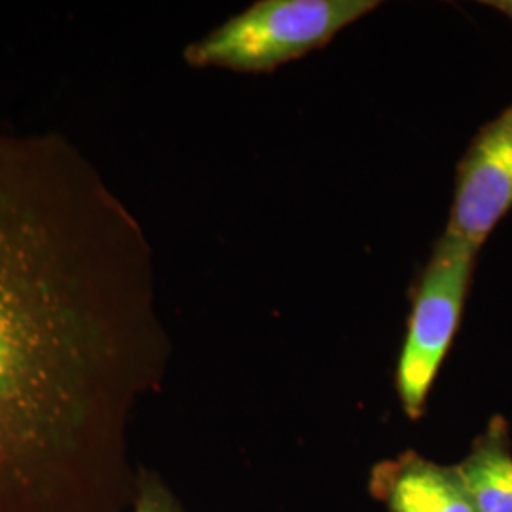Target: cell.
<instances>
[{"instance_id":"cell-1","label":"cell","mask_w":512,"mask_h":512,"mask_svg":"<svg viewBox=\"0 0 512 512\" xmlns=\"http://www.w3.org/2000/svg\"><path fill=\"white\" fill-rule=\"evenodd\" d=\"M165 355L133 213L61 135L0 129V512L131 511Z\"/></svg>"},{"instance_id":"cell-2","label":"cell","mask_w":512,"mask_h":512,"mask_svg":"<svg viewBox=\"0 0 512 512\" xmlns=\"http://www.w3.org/2000/svg\"><path fill=\"white\" fill-rule=\"evenodd\" d=\"M378 0H258L184 50L188 65L272 73L327 46Z\"/></svg>"},{"instance_id":"cell-3","label":"cell","mask_w":512,"mask_h":512,"mask_svg":"<svg viewBox=\"0 0 512 512\" xmlns=\"http://www.w3.org/2000/svg\"><path fill=\"white\" fill-rule=\"evenodd\" d=\"M478 247L444 232L414 291L395 387L410 420H420L431 387L458 334Z\"/></svg>"},{"instance_id":"cell-4","label":"cell","mask_w":512,"mask_h":512,"mask_svg":"<svg viewBox=\"0 0 512 512\" xmlns=\"http://www.w3.org/2000/svg\"><path fill=\"white\" fill-rule=\"evenodd\" d=\"M512 209V105L476 133L461 158L448 232L482 247Z\"/></svg>"},{"instance_id":"cell-5","label":"cell","mask_w":512,"mask_h":512,"mask_svg":"<svg viewBox=\"0 0 512 512\" xmlns=\"http://www.w3.org/2000/svg\"><path fill=\"white\" fill-rule=\"evenodd\" d=\"M368 488L387 512H478L454 465H439L414 450L378 463Z\"/></svg>"},{"instance_id":"cell-6","label":"cell","mask_w":512,"mask_h":512,"mask_svg":"<svg viewBox=\"0 0 512 512\" xmlns=\"http://www.w3.org/2000/svg\"><path fill=\"white\" fill-rule=\"evenodd\" d=\"M478 512H512V444L509 421L494 416L454 465Z\"/></svg>"},{"instance_id":"cell-7","label":"cell","mask_w":512,"mask_h":512,"mask_svg":"<svg viewBox=\"0 0 512 512\" xmlns=\"http://www.w3.org/2000/svg\"><path fill=\"white\" fill-rule=\"evenodd\" d=\"M129 512H184L175 495L156 473L141 469L137 478V492Z\"/></svg>"},{"instance_id":"cell-8","label":"cell","mask_w":512,"mask_h":512,"mask_svg":"<svg viewBox=\"0 0 512 512\" xmlns=\"http://www.w3.org/2000/svg\"><path fill=\"white\" fill-rule=\"evenodd\" d=\"M486 6H490V8H494L497 12H501V14H505L507 18L512 19V0H488V2H484Z\"/></svg>"}]
</instances>
